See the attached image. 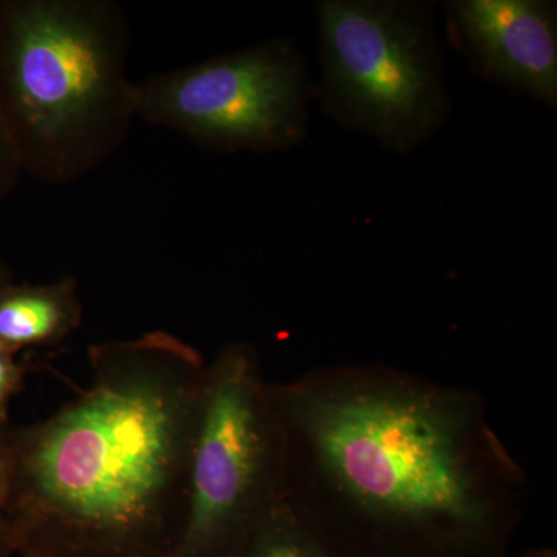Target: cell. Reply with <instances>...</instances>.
Listing matches in <instances>:
<instances>
[{"label":"cell","mask_w":557,"mask_h":557,"mask_svg":"<svg viewBox=\"0 0 557 557\" xmlns=\"http://www.w3.org/2000/svg\"><path fill=\"white\" fill-rule=\"evenodd\" d=\"M270 394L285 498L341 557L498 556L525 516V472L471 388L375 362Z\"/></svg>","instance_id":"obj_1"},{"label":"cell","mask_w":557,"mask_h":557,"mask_svg":"<svg viewBox=\"0 0 557 557\" xmlns=\"http://www.w3.org/2000/svg\"><path fill=\"white\" fill-rule=\"evenodd\" d=\"M90 383L9 428L2 511L28 557H143L177 547L207 359L163 330L89 351Z\"/></svg>","instance_id":"obj_2"},{"label":"cell","mask_w":557,"mask_h":557,"mask_svg":"<svg viewBox=\"0 0 557 557\" xmlns=\"http://www.w3.org/2000/svg\"><path fill=\"white\" fill-rule=\"evenodd\" d=\"M131 28L113 0H0V116L22 174L79 182L137 116Z\"/></svg>","instance_id":"obj_3"},{"label":"cell","mask_w":557,"mask_h":557,"mask_svg":"<svg viewBox=\"0 0 557 557\" xmlns=\"http://www.w3.org/2000/svg\"><path fill=\"white\" fill-rule=\"evenodd\" d=\"M317 100L341 127L408 156L453 115L435 3L318 0Z\"/></svg>","instance_id":"obj_4"},{"label":"cell","mask_w":557,"mask_h":557,"mask_svg":"<svg viewBox=\"0 0 557 557\" xmlns=\"http://www.w3.org/2000/svg\"><path fill=\"white\" fill-rule=\"evenodd\" d=\"M284 443L258 348L234 341L207 362L185 523L174 557H239L285 498Z\"/></svg>","instance_id":"obj_5"},{"label":"cell","mask_w":557,"mask_h":557,"mask_svg":"<svg viewBox=\"0 0 557 557\" xmlns=\"http://www.w3.org/2000/svg\"><path fill=\"white\" fill-rule=\"evenodd\" d=\"M313 100L309 61L289 38L135 83L138 119L220 153L298 148L309 134Z\"/></svg>","instance_id":"obj_6"},{"label":"cell","mask_w":557,"mask_h":557,"mask_svg":"<svg viewBox=\"0 0 557 557\" xmlns=\"http://www.w3.org/2000/svg\"><path fill=\"white\" fill-rule=\"evenodd\" d=\"M445 28L475 76L556 112V2L448 0Z\"/></svg>","instance_id":"obj_7"},{"label":"cell","mask_w":557,"mask_h":557,"mask_svg":"<svg viewBox=\"0 0 557 557\" xmlns=\"http://www.w3.org/2000/svg\"><path fill=\"white\" fill-rule=\"evenodd\" d=\"M81 322L83 300L75 277L42 285L14 281L0 289V348L16 357L25 348L61 343Z\"/></svg>","instance_id":"obj_8"},{"label":"cell","mask_w":557,"mask_h":557,"mask_svg":"<svg viewBox=\"0 0 557 557\" xmlns=\"http://www.w3.org/2000/svg\"><path fill=\"white\" fill-rule=\"evenodd\" d=\"M239 557H341L284 498L271 509Z\"/></svg>","instance_id":"obj_9"},{"label":"cell","mask_w":557,"mask_h":557,"mask_svg":"<svg viewBox=\"0 0 557 557\" xmlns=\"http://www.w3.org/2000/svg\"><path fill=\"white\" fill-rule=\"evenodd\" d=\"M25 369L16 355L0 348V421L9 423V409L13 398L20 394L24 384Z\"/></svg>","instance_id":"obj_10"},{"label":"cell","mask_w":557,"mask_h":557,"mask_svg":"<svg viewBox=\"0 0 557 557\" xmlns=\"http://www.w3.org/2000/svg\"><path fill=\"white\" fill-rule=\"evenodd\" d=\"M22 171L16 152L0 116V203L9 199L11 194L20 186Z\"/></svg>","instance_id":"obj_11"},{"label":"cell","mask_w":557,"mask_h":557,"mask_svg":"<svg viewBox=\"0 0 557 557\" xmlns=\"http://www.w3.org/2000/svg\"><path fill=\"white\" fill-rule=\"evenodd\" d=\"M9 423L0 421V509L5 507L10 487Z\"/></svg>","instance_id":"obj_12"},{"label":"cell","mask_w":557,"mask_h":557,"mask_svg":"<svg viewBox=\"0 0 557 557\" xmlns=\"http://www.w3.org/2000/svg\"><path fill=\"white\" fill-rule=\"evenodd\" d=\"M17 549L16 536L5 512L0 509V557H11Z\"/></svg>","instance_id":"obj_13"},{"label":"cell","mask_w":557,"mask_h":557,"mask_svg":"<svg viewBox=\"0 0 557 557\" xmlns=\"http://www.w3.org/2000/svg\"><path fill=\"white\" fill-rule=\"evenodd\" d=\"M11 282H14L13 273H11L10 267L7 265L5 260L0 258V289L5 288Z\"/></svg>","instance_id":"obj_14"},{"label":"cell","mask_w":557,"mask_h":557,"mask_svg":"<svg viewBox=\"0 0 557 557\" xmlns=\"http://www.w3.org/2000/svg\"><path fill=\"white\" fill-rule=\"evenodd\" d=\"M493 557H502V555L493 556ZM520 557H555L552 552H528L525 555H522Z\"/></svg>","instance_id":"obj_15"}]
</instances>
